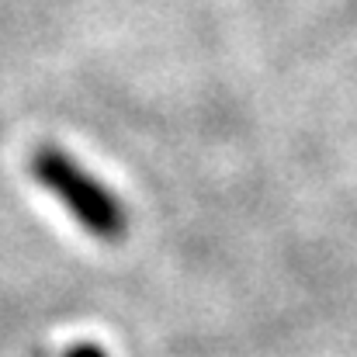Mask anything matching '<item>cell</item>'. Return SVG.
<instances>
[{
	"label": "cell",
	"instance_id": "6da1fadb",
	"mask_svg": "<svg viewBox=\"0 0 357 357\" xmlns=\"http://www.w3.org/2000/svg\"><path fill=\"white\" fill-rule=\"evenodd\" d=\"M31 177L38 188H45L80 226L84 233L105 243H119L128 233V212L119 202V195L91 177L66 149L59 146H38L31 153Z\"/></svg>",
	"mask_w": 357,
	"mask_h": 357
},
{
	"label": "cell",
	"instance_id": "7a4b0ae2",
	"mask_svg": "<svg viewBox=\"0 0 357 357\" xmlns=\"http://www.w3.org/2000/svg\"><path fill=\"white\" fill-rule=\"evenodd\" d=\"M63 357H108V351L98 347V344H77V347H70Z\"/></svg>",
	"mask_w": 357,
	"mask_h": 357
}]
</instances>
